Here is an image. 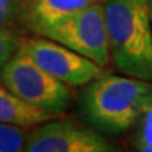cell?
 Returning a JSON list of instances; mask_svg holds the SVG:
<instances>
[{
    "label": "cell",
    "instance_id": "cell-1",
    "mask_svg": "<svg viewBox=\"0 0 152 152\" xmlns=\"http://www.w3.org/2000/svg\"><path fill=\"white\" fill-rule=\"evenodd\" d=\"M152 104V82L103 73L79 93V110L87 124L106 135L128 131Z\"/></svg>",
    "mask_w": 152,
    "mask_h": 152
},
{
    "label": "cell",
    "instance_id": "cell-2",
    "mask_svg": "<svg viewBox=\"0 0 152 152\" xmlns=\"http://www.w3.org/2000/svg\"><path fill=\"white\" fill-rule=\"evenodd\" d=\"M103 9L115 68L127 76L152 82L149 0H106Z\"/></svg>",
    "mask_w": 152,
    "mask_h": 152
},
{
    "label": "cell",
    "instance_id": "cell-3",
    "mask_svg": "<svg viewBox=\"0 0 152 152\" xmlns=\"http://www.w3.org/2000/svg\"><path fill=\"white\" fill-rule=\"evenodd\" d=\"M0 80L23 102L54 115L62 114L71 106L69 86L44 71L21 48L1 69Z\"/></svg>",
    "mask_w": 152,
    "mask_h": 152
},
{
    "label": "cell",
    "instance_id": "cell-4",
    "mask_svg": "<svg viewBox=\"0 0 152 152\" xmlns=\"http://www.w3.org/2000/svg\"><path fill=\"white\" fill-rule=\"evenodd\" d=\"M37 35L62 44L102 68L107 66L110 62L104 9L100 1L42 28Z\"/></svg>",
    "mask_w": 152,
    "mask_h": 152
},
{
    "label": "cell",
    "instance_id": "cell-5",
    "mask_svg": "<svg viewBox=\"0 0 152 152\" xmlns=\"http://www.w3.org/2000/svg\"><path fill=\"white\" fill-rule=\"evenodd\" d=\"M21 49L44 71L68 86H85L104 73L93 61L49 38H26L21 41Z\"/></svg>",
    "mask_w": 152,
    "mask_h": 152
},
{
    "label": "cell",
    "instance_id": "cell-6",
    "mask_svg": "<svg viewBox=\"0 0 152 152\" xmlns=\"http://www.w3.org/2000/svg\"><path fill=\"white\" fill-rule=\"evenodd\" d=\"M27 152H110L114 147L102 132L71 118L44 121L27 137Z\"/></svg>",
    "mask_w": 152,
    "mask_h": 152
},
{
    "label": "cell",
    "instance_id": "cell-7",
    "mask_svg": "<svg viewBox=\"0 0 152 152\" xmlns=\"http://www.w3.org/2000/svg\"><path fill=\"white\" fill-rule=\"evenodd\" d=\"M99 0H37L30 11L28 24L37 34L42 28L52 26Z\"/></svg>",
    "mask_w": 152,
    "mask_h": 152
},
{
    "label": "cell",
    "instance_id": "cell-8",
    "mask_svg": "<svg viewBox=\"0 0 152 152\" xmlns=\"http://www.w3.org/2000/svg\"><path fill=\"white\" fill-rule=\"evenodd\" d=\"M54 117L56 115L30 106L21 99L14 96L0 80V123L31 127L48 121Z\"/></svg>",
    "mask_w": 152,
    "mask_h": 152
},
{
    "label": "cell",
    "instance_id": "cell-9",
    "mask_svg": "<svg viewBox=\"0 0 152 152\" xmlns=\"http://www.w3.org/2000/svg\"><path fill=\"white\" fill-rule=\"evenodd\" d=\"M26 141H27V135L23 127L0 123V152L24 151Z\"/></svg>",
    "mask_w": 152,
    "mask_h": 152
},
{
    "label": "cell",
    "instance_id": "cell-10",
    "mask_svg": "<svg viewBox=\"0 0 152 152\" xmlns=\"http://www.w3.org/2000/svg\"><path fill=\"white\" fill-rule=\"evenodd\" d=\"M21 41L23 38L9 28H0V72L13 58V55L21 48Z\"/></svg>",
    "mask_w": 152,
    "mask_h": 152
},
{
    "label": "cell",
    "instance_id": "cell-11",
    "mask_svg": "<svg viewBox=\"0 0 152 152\" xmlns=\"http://www.w3.org/2000/svg\"><path fill=\"white\" fill-rule=\"evenodd\" d=\"M135 148L142 152H152V104L144 110L140 118V130L135 140Z\"/></svg>",
    "mask_w": 152,
    "mask_h": 152
},
{
    "label": "cell",
    "instance_id": "cell-12",
    "mask_svg": "<svg viewBox=\"0 0 152 152\" xmlns=\"http://www.w3.org/2000/svg\"><path fill=\"white\" fill-rule=\"evenodd\" d=\"M20 14V0H0V28H9Z\"/></svg>",
    "mask_w": 152,
    "mask_h": 152
},
{
    "label": "cell",
    "instance_id": "cell-13",
    "mask_svg": "<svg viewBox=\"0 0 152 152\" xmlns=\"http://www.w3.org/2000/svg\"><path fill=\"white\" fill-rule=\"evenodd\" d=\"M149 13H151V23H152V0H149Z\"/></svg>",
    "mask_w": 152,
    "mask_h": 152
}]
</instances>
